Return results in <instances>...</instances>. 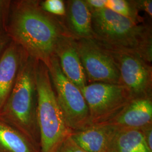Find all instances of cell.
<instances>
[{
	"instance_id": "1",
	"label": "cell",
	"mask_w": 152,
	"mask_h": 152,
	"mask_svg": "<svg viewBox=\"0 0 152 152\" xmlns=\"http://www.w3.org/2000/svg\"><path fill=\"white\" fill-rule=\"evenodd\" d=\"M4 32L29 57L47 67L60 39L71 35L62 18L44 11L36 0L11 1Z\"/></svg>"
},
{
	"instance_id": "2",
	"label": "cell",
	"mask_w": 152,
	"mask_h": 152,
	"mask_svg": "<svg viewBox=\"0 0 152 152\" xmlns=\"http://www.w3.org/2000/svg\"><path fill=\"white\" fill-rule=\"evenodd\" d=\"M93 39L109 51L135 54L151 64V25L139 23L107 8L91 11Z\"/></svg>"
},
{
	"instance_id": "3",
	"label": "cell",
	"mask_w": 152,
	"mask_h": 152,
	"mask_svg": "<svg viewBox=\"0 0 152 152\" xmlns=\"http://www.w3.org/2000/svg\"><path fill=\"white\" fill-rule=\"evenodd\" d=\"M36 63L29 56L24 60L0 121L19 131L39 149Z\"/></svg>"
},
{
	"instance_id": "4",
	"label": "cell",
	"mask_w": 152,
	"mask_h": 152,
	"mask_svg": "<svg viewBox=\"0 0 152 152\" xmlns=\"http://www.w3.org/2000/svg\"><path fill=\"white\" fill-rule=\"evenodd\" d=\"M36 82L39 152H57L73 131L58 103L49 69L40 61L36 63Z\"/></svg>"
},
{
	"instance_id": "5",
	"label": "cell",
	"mask_w": 152,
	"mask_h": 152,
	"mask_svg": "<svg viewBox=\"0 0 152 152\" xmlns=\"http://www.w3.org/2000/svg\"><path fill=\"white\" fill-rule=\"evenodd\" d=\"M48 68L58 103L69 127L72 131H79L92 125L89 109L81 90L65 77L56 55Z\"/></svg>"
},
{
	"instance_id": "6",
	"label": "cell",
	"mask_w": 152,
	"mask_h": 152,
	"mask_svg": "<svg viewBox=\"0 0 152 152\" xmlns=\"http://www.w3.org/2000/svg\"><path fill=\"white\" fill-rule=\"evenodd\" d=\"M81 91L92 125L107 122L131 100L125 88L118 84L94 82L88 83Z\"/></svg>"
},
{
	"instance_id": "7",
	"label": "cell",
	"mask_w": 152,
	"mask_h": 152,
	"mask_svg": "<svg viewBox=\"0 0 152 152\" xmlns=\"http://www.w3.org/2000/svg\"><path fill=\"white\" fill-rule=\"evenodd\" d=\"M107 51L118 69L120 85L125 88L131 100L152 98L151 64L135 54Z\"/></svg>"
},
{
	"instance_id": "8",
	"label": "cell",
	"mask_w": 152,
	"mask_h": 152,
	"mask_svg": "<svg viewBox=\"0 0 152 152\" xmlns=\"http://www.w3.org/2000/svg\"><path fill=\"white\" fill-rule=\"evenodd\" d=\"M87 83L120 85V72L108 51L92 39H76Z\"/></svg>"
},
{
	"instance_id": "9",
	"label": "cell",
	"mask_w": 152,
	"mask_h": 152,
	"mask_svg": "<svg viewBox=\"0 0 152 152\" xmlns=\"http://www.w3.org/2000/svg\"><path fill=\"white\" fill-rule=\"evenodd\" d=\"M28 56L20 46L11 41L0 57V113L14 86L22 63Z\"/></svg>"
},
{
	"instance_id": "10",
	"label": "cell",
	"mask_w": 152,
	"mask_h": 152,
	"mask_svg": "<svg viewBox=\"0 0 152 152\" xmlns=\"http://www.w3.org/2000/svg\"><path fill=\"white\" fill-rule=\"evenodd\" d=\"M57 56L61 71L65 77L81 90L87 83V79L77 48L76 38L66 35L60 39L56 46Z\"/></svg>"
},
{
	"instance_id": "11",
	"label": "cell",
	"mask_w": 152,
	"mask_h": 152,
	"mask_svg": "<svg viewBox=\"0 0 152 152\" xmlns=\"http://www.w3.org/2000/svg\"><path fill=\"white\" fill-rule=\"evenodd\" d=\"M104 124L117 128L137 129L152 124V98L131 100L114 117Z\"/></svg>"
},
{
	"instance_id": "12",
	"label": "cell",
	"mask_w": 152,
	"mask_h": 152,
	"mask_svg": "<svg viewBox=\"0 0 152 152\" xmlns=\"http://www.w3.org/2000/svg\"><path fill=\"white\" fill-rule=\"evenodd\" d=\"M66 14L62 20L65 27L76 39H92L91 13L85 1H65Z\"/></svg>"
},
{
	"instance_id": "13",
	"label": "cell",
	"mask_w": 152,
	"mask_h": 152,
	"mask_svg": "<svg viewBox=\"0 0 152 152\" xmlns=\"http://www.w3.org/2000/svg\"><path fill=\"white\" fill-rule=\"evenodd\" d=\"M115 127L107 124L92 125L79 131H73L71 137L87 152H108Z\"/></svg>"
},
{
	"instance_id": "14",
	"label": "cell",
	"mask_w": 152,
	"mask_h": 152,
	"mask_svg": "<svg viewBox=\"0 0 152 152\" xmlns=\"http://www.w3.org/2000/svg\"><path fill=\"white\" fill-rule=\"evenodd\" d=\"M108 152H152V151L148 147L140 129L115 127Z\"/></svg>"
},
{
	"instance_id": "15",
	"label": "cell",
	"mask_w": 152,
	"mask_h": 152,
	"mask_svg": "<svg viewBox=\"0 0 152 152\" xmlns=\"http://www.w3.org/2000/svg\"><path fill=\"white\" fill-rule=\"evenodd\" d=\"M0 152H39L19 131L0 121Z\"/></svg>"
},
{
	"instance_id": "16",
	"label": "cell",
	"mask_w": 152,
	"mask_h": 152,
	"mask_svg": "<svg viewBox=\"0 0 152 152\" xmlns=\"http://www.w3.org/2000/svg\"><path fill=\"white\" fill-rule=\"evenodd\" d=\"M105 8L136 23L145 22L139 14V11L136 7L135 1L106 0Z\"/></svg>"
},
{
	"instance_id": "17",
	"label": "cell",
	"mask_w": 152,
	"mask_h": 152,
	"mask_svg": "<svg viewBox=\"0 0 152 152\" xmlns=\"http://www.w3.org/2000/svg\"><path fill=\"white\" fill-rule=\"evenodd\" d=\"M39 5L44 11L59 18H64L66 14L65 1L62 0L39 1Z\"/></svg>"
},
{
	"instance_id": "18",
	"label": "cell",
	"mask_w": 152,
	"mask_h": 152,
	"mask_svg": "<svg viewBox=\"0 0 152 152\" xmlns=\"http://www.w3.org/2000/svg\"><path fill=\"white\" fill-rule=\"evenodd\" d=\"M11 1L10 0H0V32H4Z\"/></svg>"
},
{
	"instance_id": "19",
	"label": "cell",
	"mask_w": 152,
	"mask_h": 152,
	"mask_svg": "<svg viewBox=\"0 0 152 152\" xmlns=\"http://www.w3.org/2000/svg\"><path fill=\"white\" fill-rule=\"evenodd\" d=\"M57 152H87L77 145L70 136L63 142Z\"/></svg>"
},
{
	"instance_id": "20",
	"label": "cell",
	"mask_w": 152,
	"mask_h": 152,
	"mask_svg": "<svg viewBox=\"0 0 152 152\" xmlns=\"http://www.w3.org/2000/svg\"><path fill=\"white\" fill-rule=\"evenodd\" d=\"M136 7L139 11H143L146 12L148 16L152 18V0H139L135 1Z\"/></svg>"
},
{
	"instance_id": "21",
	"label": "cell",
	"mask_w": 152,
	"mask_h": 152,
	"mask_svg": "<svg viewBox=\"0 0 152 152\" xmlns=\"http://www.w3.org/2000/svg\"><path fill=\"white\" fill-rule=\"evenodd\" d=\"M140 130L148 147L152 151V124L141 128Z\"/></svg>"
},
{
	"instance_id": "22",
	"label": "cell",
	"mask_w": 152,
	"mask_h": 152,
	"mask_svg": "<svg viewBox=\"0 0 152 152\" xmlns=\"http://www.w3.org/2000/svg\"><path fill=\"white\" fill-rule=\"evenodd\" d=\"M85 2L90 11L105 8L106 0H85Z\"/></svg>"
},
{
	"instance_id": "23",
	"label": "cell",
	"mask_w": 152,
	"mask_h": 152,
	"mask_svg": "<svg viewBox=\"0 0 152 152\" xmlns=\"http://www.w3.org/2000/svg\"><path fill=\"white\" fill-rule=\"evenodd\" d=\"M11 42L4 32H0V57L7 46Z\"/></svg>"
}]
</instances>
